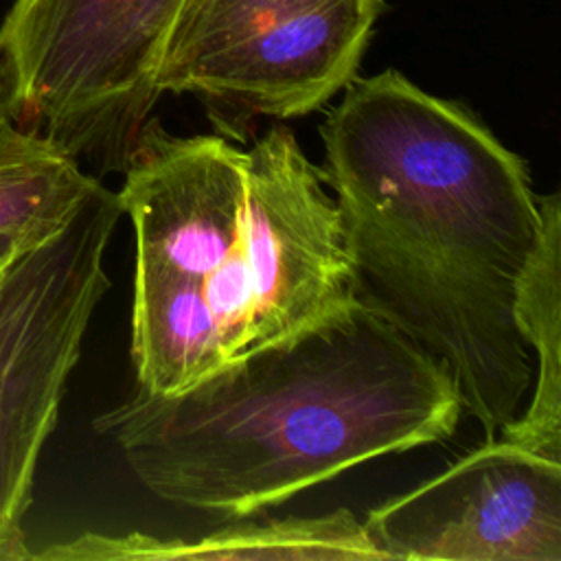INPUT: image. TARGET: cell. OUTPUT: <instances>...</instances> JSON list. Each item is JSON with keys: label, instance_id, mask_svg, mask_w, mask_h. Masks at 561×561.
I'll use <instances>...</instances> for the list:
<instances>
[{"label": "cell", "instance_id": "cell-1", "mask_svg": "<svg viewBox=\"0 0 561 561\" xmlns=\"http://www.w3.org/2000/svg\"><path fill=\"white\" fill-rule=\"evenodd\" d=\"M320 136L355 298L447 368L493 440L535 377L513 320L541 232L526 162L397 70L353 79Z\"/></svg>", "mask_w": 561, "mask_h": 561}, {"label": "cell", "instance_id": "cell-2", "mask_svg": "<svg viewBox=\"0 0 561 561\" xmlns=\"http://www.w3.org/2000/svg\"><path fill=\"white\" fill-rule=\"evenodd\" d=\"M460 416L447 368L353 296L180 390L136 388L92 425L153 495L245 517L366 460L447 440Z\"/></svg>", "mask_w": 561, "mask_h": 561}, {"label": "cell", "instance_id": "cell-3", "mask_svg": "<svg viewBox=\"0 0 561 561\" xmlns=\"http://www.w3.org/2000/svg\"><path fill=\"white\" fill-rule=\"evenodd\" d=\"M123 175L138 388L180 390L355 296L335 199L289 127L237 149L147 121Z\"/></svg>", "mask_w": 561, "mask_h": 561}, {"label": "cell", "instance_id": "cell-4", "mask_svg": "<svg viewBox=\"0 0 561 561\" xmlns=\"http://www.w3.org/2000/svg\"><path fill=\"white\" fill-rule=\"evenodd\" d=\"M182 0H13L0 22V116L77 162L123 171L160 96Z\"/></svg>", "mask_w": 561, "mask_h": 561}, {"label": "cell", "instance_id": "cell-5", "mask_svg": "<svg viewBox=\"0 0 561 561\" xmlns=\"http://www.w3.org/2000/svg\"><path fill=\"white\" fill-rule=\"evenodd\" d=\"M383 0H182L158 92L193 94L217 127L294 118L324 105L357 72Z\"/></svg>", "mask_w": 561, "mask_h": 561}, {"label": "cell", "instance_id": "cell-6", "mask_svg": "<svg viewBox=\"0 0 561 561\" xmlns=\"http://www.w3.org/2000/svg\"><path fill=\"white\" fill-rule=\"evenodd\" d=\"M123 210L101 182L70 221L0 274V535L26 537L42 449L110 278L105 250Z\"/></svg>", "mask_w": 561, "mask_h": 561}, {"label": "cell", "instance_id": "cell-7", "mask_svg": "<svg viewBox=\"0 0 561 561\" xmlns=\"http://www.w3.org/2000/svg\"><path fill=\"white\" fill-rule=\"evenodd\" d=\"M362 526L383 561H561V460L493 438Z\"/></svg>", "mask_w": 561, "mask_h": 561}, {"label": "cell", "instance_id": "cell-8", "mask_svg": "<svg viewBox=\"0 0 561 561\" xmlns=\"http://www.w3.org/2000/svg\"><path fill=\"white\" fill-rule=\"evenodd\" d=\"M33 559L50 561H383L362 522L346 508L318 517H285L261 524L224 526L199 539H158L142 533L121 537L83 533L55 543Z\"/></svg>", "mask_w": 561, "mask_h": 561}, {"label": "cell", "instance_id": "cell-9", "mask_svg": "<svg viewBox=\"0 0 561 561\" xmlns=\"http://www.w3.org/2000/svg\"><path fill=\"white\" fill-rule=\"evenodd\" d=\"M539 199L541 232L513 298V320L535 362L526 410L500 436L561 460V197Z\"/></svg>", "mask_w": 561, "mask_h": 561}, {"label": "cell", "instance_id": "cell-10", "mask_svg": "<svg viewBox=\"0 0 561 561\" xmlns=\"http://www.w3.org/2000/svg\"><path fill=\"white\" fill-rule=\"evenodd\" d=\"M99 182L61 147L0 116V237L24 248L46 241Z\"/></svg>", "mask_w": 561, "mask_h": 561}, {"label": "cell", "instance_id": "cell-11", "mask_svg": "<svg viewBox=\"0 0 561 561\" xmlns=\"http://www.w3.org/2000/svg\"><path fill=\"white\" fill-rule=\"evenodd\" d=\"M26 559H33V552L26 546V537L0 535V561H26Z\"/></svg>", "mask_w": 561, "mask_h": 561}, {"label": "cell", "instance_id": "cell-12", "mask_svg": "<svg viewBox=\"0 0 561 561\" xmlns=\"http://www.w3.org/2000/svg\"><path fill=\"white\" fill-rule=\"evenodd\" d=\"M24 250H28V248H24L22 243H18V241H13L9 237H0V274Z\"/></svg>", "mask_w": 561, "mask_h": 561}]
</instances>
